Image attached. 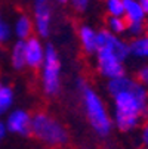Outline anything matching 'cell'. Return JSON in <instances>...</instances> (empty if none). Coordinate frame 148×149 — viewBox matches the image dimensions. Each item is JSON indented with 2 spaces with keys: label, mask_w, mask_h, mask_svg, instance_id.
Masks as SVG:
<instances>
[{
  "label": "cell",
  "mask_w": 148,
  "mask_h": 149,
  "mask_svg": "<svg viewBox=\"0 0 148 149\" xmlns=\"http://www.w3.org/2000/svg\"><path fill=\"white\" fill-rule=\"evenodd\" d=\"M108 92L116 102V124L121 132H129L148 115V92L133 78L120 77L108 84Z\"/></svg>",
  "instance_id": "6da1fadb"
},
{
  "label": "cell",
  "mask_w": 148,
  "mask_h": 149,
  "mask_svg": "<svg viewBox=\"0 0 148 149\" xmlns=\"http://www.w3.org/2000/svg\"><path fill=\"white\" fill-rule=\"evenodd\" d=\"M79 89L81 92L84 111H86V115L90 121L92 129L99 137H107L111 132V121L107 111H105L102 100L83 80H79Z\"/></svg>",
  "instance_id": "7a4b0ae2"
},
{
  "label": "cell",
  "mask_w": 148,
  "mask_h": 149,
  "mask_svg": "<svg viewBox=\"0 0 148 149\" xmlns=\"http://www.w3.org/2000/svg\"><path fill=\"white\" fill-rule=\"evenodd\" d=\"M31 134L51 148L68 142V132L59 121L46 112H37L31 118Z\"/></svg>",
  "instance_id": "3957f363"
},
{
  "label": "cell",
  "mask_w": 148,
  "mask_h": 149,
  "mask_svg": "<svg viewBox=\"0 0 148 149\" xmlns=\"http://www.w3.org/2000/svg\"><path fill=\"white\" fill-rule=\"evenodd\" d=\"M59 72H61V63L59 58L56 55V50L52 45L46 46L45 61H43V90L48 96L58 95L61 89V81H59Z\"/></svg>",
  "instance_id": "277c9868"
},
{
  "label": "cell",
  "mask_w": 148,
  "mask_h": 149,
  "mask_svg": "<svg viewBox=\"0 0 148 149\" xmlns=\"http://www.w3.org/2000/svg\"><path fill=\"white\" fill-rule=\"evenodd\" d=\"M96 52H98V68L102 75L111 80L124 75V68L121 61L116 56V53L110 47H99Z\"/></svg>",
  "instance_id": "5b68a950"
},
{
  "label": "cell",
  "mask_w": 148,
  "mask_h": 149,
  "mask_svg": "<svg viewBox=\"0 0 148 149\" xmlns=\"http://www.w3.org/2000/svg\"><path fill=\"white\" fill-rule=\"evenodd\" d=\"M8 130L16 133L19 136H30L31 134V118L24 111H15L8 118Z\"/></svg>",
  "instance_id": "8992f818"
},
{
  "label": "cell",
  "mask_w": 148,
  "mask_h": 149,
  "mask_svg": "<svg viewBox=\"0 0 148 149\" xmlns=\"http://www.w3.org/2000/svg\"><path fill=\"white\" fill-rule=\"evenodd\" d=\"M43 47H41L40 41L36 37H31L25 43V62L31 70H39L40 65L43 63Z\"/></svg>",
  "instance_id": "52a82bcc"
},
{
  "label": "cell",
  "mask_w": 148,
  "mask_h": 149,
  "mask_svg": "<svg viewBox=\"0 0 148 149\" xmlns=\"http://www.w3.org/2000/svg\"><path fill=\"white\" fill-rule=\"evenodd\" d=\"M36 25L37 31L41 37H48L51 31V18H52V10L48 3H37L36 5Z\"/></svg>",
  "instance_id": "ba28073f"
},
{
  "label": "cell",
  "mask_w": 148,
  "mask_h": 149,
  "mask_svg": "<svg viewBox=\"0 0 148 149\" xmlns=\"http://www.w3.org/2000/svg\"><path fill=\"white\" fill-rule=\"evenodd\" d=\"M79 37H80V43L83 50L92 55L98 50V45H96V33L89 27V25H80L79 28Z\"/></svg>",
  "instance_id": "9c48e42d"
},
{
  "label": "cell",
  "mask_w": 148,
  "mask_h": 149,
  "mask_svg": "<svg viewBox=\"0 0 148 149\" xmlns=\"http://www.w3.org/2000/svg\"><path fill=\"white\" fill-rule=\"evenodd\" d=\"M124 6V19L128 21V24H135V22H144L145 13L136 0H123Z\"/></svg>",
  "instance_id": "30bf717a"
},
{
  "label": "cell",
  "mask_w": 148,
  "mask_h": 149,
  "mask_svg": "<svg viewBox=\"0 0 148 149\" xmlns=\"http://www.w3.org/2000/svg\"><path fill=\"white\" fill-rule=\"evenodd\" d=\"M12 65L15 70H22L27 62H25V41L19 40L15 43L12 49Z\"/></svg>",
  "instance_id": "8fae6325"
},
{
  "label": "cell",
  "mask_w": 148,
  "mask_h": 149,
  "mask_svg": "<svg viewBox=\"0 0 148 149\" xmlns=\"http://www.w3.org/2000/svg\"><path fill=\"white\" fill-rule=\"evenodd\" d=\"M129 52L138 58H148V34L135 38L129 45Z\"/></svg>",
  "instance_id": "7c38bea8"
},
{
  "label": "cell",
  "mask_w": 148,
  "mask_h": 149,
  "mask_svg": "<svg viewBox=\"0 0 148 149\" xmlns=\"http://www.w3.org/2000/svg\"><path fill=\"white\" fill-rule=\"evenodd\" d=\"M15 31L16 36L24 41V38H28L31 31H33V25H31V21L27 15H21L19 19L16 21V25H15Z\"/></svg>",
  "instance_id": "4fadbf2b"
},
{
  "label": "cell",
  "mask_w": 148,
  "mask_h": 149,
  "mask_svg": "<svg viewBox=\"0 0 148 149\" xmlns=\"http://www.w3.org/2000/svg\"><path fill=\"white\" fill-rule=\"evenodd\" d=\"M12 100H13V93L9 87L0 84V115L5 114L9 106L12 105Z\"/></svg>",
  "instance_id": "5bb4252c"
},
{
  "label": "cell",
  "mask_w": 148,
  "mask_h": 149,
  "mask_svg": "<svg viewBox=\"0 0 148 149\" xmlns=\"http://www.w3.org/2000/svg\"><path fill=\"white\" fill-rule=\"evenodd\" d=\"M107 24L110 27V30L116 34L123 33L124 30H128V21L124 18H116V16H110L107 19Z\"/></svg>",
  "instance_id": "9a60e30c"
},
{
  "label": "cell",
  "mask_w": 148,
  "mask_h": 149,
  "mask_svg": "<svg viewBox=\"0 0 148 149\" xmlns=\"http://www.w3.org/2000/svg\"><path fill=\"white\" fill-rule=\"evenodd\" d=\"M107 9L111 16L123 18L124 16V6L123 0H107Z\"/></svg>",
  "instance_id": "2e32d148"
},
{
  "label": "cell",
  "mask_w": 148,
  "mask_h": 149,
  "mask_svg": "<svg viewBox=\"0 0 148 149\" xmlns=\"http://www.w3.org/2000/svg\"><path fill=\"white\" fill-rule=\"evenodd\" d=\"M128 30L130 31L132 36L141 37L145 31V27H144V22H135V24H128Z\"/></svg>",
  "instance_id": "e0dca14e"
},
{
  "label": "cell",
  "mask_w": 148,
  "mask_h": 149,
  "mask_svg": "<svg viewBox=\"0 0 148 149\" xmlns=\"http://www.w3.org/2000/svg\"><path fill=\"white\" fill-rule=\"evenodd\" d=\"M136 81L141 83V84H147L148 86V65L147 67H142L139 71H138V75H136Z\"/></svg>",
  "instance_id": "ac0fdd59"
},
{
  "label": "cell",
  "mask_w": 148,
  "mask_h": 149,
  "mask_svg": "<svg viewBox=\"0 0 148 149\" xmlns=\"http://www.w3.org/2000/svg\"><path fill=\"white\" fill-rule=\"evenodd\" d=\"M11 36V31H9V27L0 21V43H3V41H8Z\"/></svg>",
  "instance_id": "d6986e66"
},
{
  "label": "cell",
  "mask_w": 148,
  "mask_h": 149,
  "mask_svg": "<svg viewBox=\"0 0 148 149\" xmlns=\"http://www.w3.org/2000/svg\"><path fill=\"white\" fill-rule=\"evenodd\" d=\"M71 3H73V6H74L79 12H83L84 9L88 8L89 0H71Z\"/></svg>",
  "instance_id": "ffe728a7"
},
{
  "label": "cell",
  "mask_w": 148,
  "mask_h": 149,
  "mask_svg": "<svg viewBox=\"0 0 148 149\" xmlns=\"http://www.w3.org/2000/svg\"><path fill=\"white\" fill-rule=\"evenodd\" d=\"M141 140L145 146H148V124L144 125V129H142V133H141Z\"/></svg>",
  "instance_id": "44dd1931"
},
{
  "label": "cell",
  "mask_w": 148,
  "mask_h": 149,
  "mask_svg": "<svg viewBox=\"0 0 148 149\" xmlns=\"http://www.w3.org/2000/svg\"><path fill=\"white\" fill-rule=\"evenodd\" d=\"M139 5H141L144 13H148V0H139Z\"/></svg>",
  "instance_id": "7402d4cb"
},
{
  "label": "cell",
  "mask_w": 148,
  "mask_h": 149,
  "mask_svg": "<svg viewBox=\"0 0 148 149\" xmlns=\"http://www.w3.org/2000/svg\"><path fill=\"white\" fill-rule=\"evenodd\" d=\"M5 134H6V127H5V124L2 121H0V140L5 137Z\"/></svg>",
  "instance_id": "603a6c76"
},
{
  "label": "cell",
  "mask_w": 148,
  "mask_h": 149,
  "mask_svg": "<svg viewBox=\"0 0 148 149\" xmlns=\"http://www.w3.org/2000/svg\"><path fill=\"white\" fill-rule=\"evenodd\" d=\"M48 0H37V3H46Z\"/></svg>",
  "instance_id": "cb8c5ba5"
},
{
  "label": "cell",
  "mask_w": 148,
  "mask_h": 149,
  "mask_svg": "<svg viewBox=\"0 0 148 149\" xmlns=\"http://www.w3.org/2000/svg\"><path fill=\"white\" fill-rule=\"evenodd\" d=\"M56 2H59V3H67V0H56Z\"/></svg>",
  "instance_id": "d4e9b609"
}]
</instances>
